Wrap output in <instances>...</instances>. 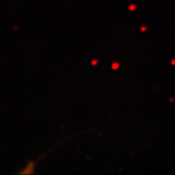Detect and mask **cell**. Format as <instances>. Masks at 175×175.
<instances>
[{"label":"cell","instance_id":"1","mask_svg":"<svg viewBox=\"0 0 175 175\" xmlns=\"http://www.w3.org/2000/svg\"><path fill=\"white\" fill-rule=\"evenodd\" d=\"M34 163L33 161H29V163L27 164V165L25 166V169H23L21 171H20V173H24V174H26V173H32L34 171Z\"/></svg>","mask_w":175,"mask_h":175}]
</instances>
